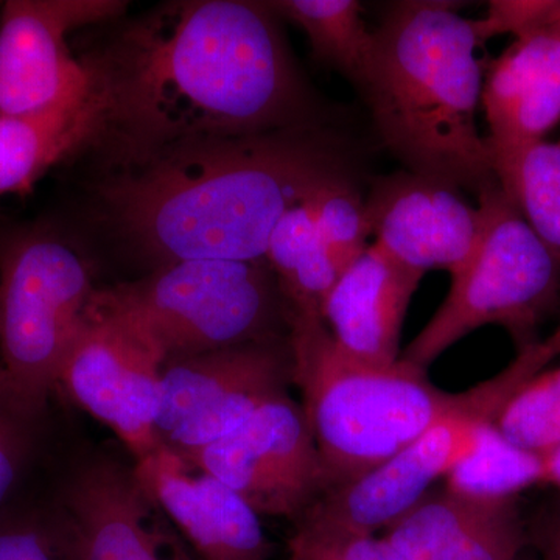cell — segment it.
<instances>
[{
	"label": "cell",
	"mask_w": 560,
	"mask_h": 560,
	"mask_svg": "<svg viewBox=\"0 0 560 560\" xmlns=\"http://www.w3.org/2000/svg\"><path fill=\"white\" fill-rule=\"evenodd\" d=\"M268 3H173L98 68L136 161L191 140L320 125Z\"/></svg>",
	"instance_id": "obj_1"
},
{
	"label": "cell",
	"mask_w": 560,
	"mask_h": 560,
	"mask_svg": "<svg viewBox=\"0 0 560 560\" xmlns=\"http://www.w3.org/2000/svg\"><path fill=\"white\" fill-rule=\"evenodd\" d=\"M353 173L350 140L307 125L179 143L136 161L101 197L124 237L161 265L256 261L287 210Z\"/></svg>",
	"instance_id": "obj_2"
},
{
	"label": "cell",
	"mask_w": 560,
	"mask_h": 560,
	"mask_svg": "<svg viewBox=\"0 0 560 560\" xmlns=\"http://www.w3.org/2000/svg\"><path fill=\"white\" fill-rule=\"evenodd\" d=\"M360 95L383 145L405 171L480 197L497 186L477 127L481 46L474 22L444 0L386 5Z\"/></svg>",
	"instance_id": "obj_3"
},
{
	"label": "cell",
	"mask_w": 560,
	"mask_h": 560,
	"mask_svg": "<svg viewBox=\"0 0 560 560\" xmlns=\"http://www.w3.org/2000/svg\"><path fill=\"white\" fill-rule=\"evenodd\" d=\"M293 382L311 427L327 490L374 470L469 400L445 393L427 371L399 360L390 366L352 359L319 318L289 312Z\"/></svg>",
	"instance_id": "obj_4"
},
{
	"label": "cell",
	"mask_w": 560,
	"mask_h": 560,
	"mask_svg": "<svg viewBox=\"0 0 560 560\" xmlns=\"http://www.w3.org/2000/svg\"><path fill=\"white\" fill-rule=\"evenodd\" d=\"M267 261L191 259L94 291L90 307L131 327L162 364L270 340L278 313Z\"/></svg>",
	"instance_id": "obj_5"
},
{
	"label": "cell",
	"mask_w": 560,
	"mask_h": 560,
	"mask_svg": "<svg viewBox=\"0 0 560 560\" xmlns=\"http://www.w3.org/2000/svg\"><path fill=\"white\" fill-rule=\"evenodd\" d=\"M481 230L474 253L441 307L401 360L427 371L433 361L482 326H500L517 350L537 342L541 320L560 294V265L497 184L478 197Z\"/></svg>",
	"instance_id": "obj_6"
},
{
	"label": "cell",
	"mask_w": 560,
	"mask_h": 560,
	"mask_svg": "<svg viewBox=\"0 0 560 560\" xmlns=\"http://www.w3.org/2000/svg\"><path fill=\"white\" fill-rule=\"evenodd\" d=\"M94 289L69 243L28 231L0 249V378L33 415L57 388Z\"/></svg>",
	"instance_id": "obj_7"
},
{
	"label": "cell",
	"mask_w": 560,
	"mask_h": 560,
	"mask_svg": "<svg viewBox=\"0 0 560 560\" xmlns=\"http://www.w3.org/2000/svg\"><path fill=\"white\" fill-rule=\"evenodd\" d=\"M556 357L547 341L518 350L510 366L469 389L466 405L374 470L324 492L304 514L359 533L388 529L429 495L434 481L447 477L469 455L482 427L493 422L512 394Z\"/></svg>",
	"instance_id": "obj_8"
},
{
	"label": "cell",
	"mask_w": 560,
	"mask_h": 560,
	"mask_svg": "<svg viewBox=\"0 0 560 560\" xmlns=\"http://www.w3.org/2000/svg\"><path fill=\"white\" fill-rule=\"evenodd\" d=\"M293 382L289 348L276 338L173 361L162 370L156 433L178 456L228 436Z\"/></svg>",
	"instance_id": "obj_9"
},
{
	"label": "cell",
	"mask_w": 560,
	"mask_h": 560,
	"mask_svg": "<svg viewBox=\"0 0 560 560\" xmlns=\"http://www.w3.org/2000/svg\"><path fill=\"white\" fill-rule=\"evenodd\" d=\"M179 458L234 490L259 515L300 518L327 489L304 410L289 394L261 405L228 436Z\"/></svg>",
	"instance_id": "obj_10"
},
{
	"label": "cell",
	"mask_w": 560,
	"mask_h": 560,
	"mask_svg": "<svg viewBox=\"0 0 560 560\" xmlns=\"http://www.w3.org/2000/svg\"><path fill=\"white\" fill-rule=\"evenodd\" d=\"M162 370L160 357L131 327L88 307L58 386L142 463L164 447L156 433Z\"/></svg>",
	"instance_id": "obj_11"
},
{
	"label": "cell",
	"mask_w": 560,
	"mask_h": 560,
	"mask_svg": "<svg viewBox=\"0 0 560 560\" xmlns=\"http://www.w3.org/2000/svg\"><path fill=\"white\" fill-rule=\"evenodd\" d=\"M119 0H9L0 7V116L33 113L83 94L95 70L72 57L68 35L119 16Z\"/></svg>",
	"instance_id": "obj_12"
},
{
	"label": "cell",
	"mask_w": 560,
	"mask_h": 560,
	"mask_svg": "<svg viewBox=\"0 0 560 560\" xmlns=\"http://www.w3.org/2000/svg\"><path fill=\"white\" fill-rule=\"evenodd\" d=\"M366 209L374 245L422 275H455L480 235V209L471 208L459 189L408 171L375 179Z\"/></svg>",
	"instance_id": "obj_13"
},
{
	"label": "cell",
	"mask_w": 560,
	"mask_h": 560,
	"mask_svg": "<svg viewBox=\"0 0 560 560\" xmlns=\"http://www.w3.org/2000/svg\"><path fill=\"white\" fill-rule=\"evenodd\" d=\"M162 447L136 464L135 474L150 501L160 504L189 541L197 560H268L271 545L260 515L234 490L201 474Z\"/></svg>",
	"instance_id": "obj_14"
},
{
	"label": "cell",
	"mask_w": 560,
	"mask_h": 560,
	"mask_svg": "<svg viewBox=\"0 0 560 560\" xmlns=\"http://www.w3.org/2000/svg\"><path fill=\"white\" fill-rule=\"evenodd\" d=\"M423 276L370 245L335 283L323 323L352 359L390 366L400 360L401 326Z\"/></svg>",
	"instance_id": "obj_15"
},
{
	"label": "cell",
	"mask_w": 560,
	"mask_h": 560,
	"mask_svg": "<svg viewBox=\"0 0 560 560\" xmlns=\"http://www.w3.org/2000/svg\"><path fill=\"white\" fill-rule=\"evenodd\" d=\"M481 102L490 154L545 139L560 121V22L515 39L490 62Z\"/></svg>",
	"instance_id": "obj_16"
},
{
	"label": "cell",
	"mask_w": 560,
	"mask_h": 560,
	"mask_svg": "<svg viewBox=\"0 0 560 560\" xmlns=\"http://www.w3.org/2000/svg\"><path fill=\"white\" fill-rule=\"evenodd\" d=\"M383 537L407 560H521L528 533L515 500L467 499L445 489Z\"/></svg>",
	"instance_id": "obj_17"
},
{
	"label": "cell",
	"mask_w": 560,
	"mask_h": 560,
	"mask_svg": "<svg viewBox=\"0 0 560 560\" xmlns=\"http://www.w3.org/2000/svg\"><path fill=\"white\" fill-rule=\"evenodd\" d=\"M65 504L77 560H184L167 556L149 528V497L135 470L92 464L70 482Z\"/></svg>",
	"instance_id": "obj_18"
},
{
	"label": "cell",
	"mask_w": 560,
	"mask_h": 560,
	"mask_svg": "<svg viewBox=\"0 0 560 560\" xmlns=\"http://www.w3.org/2000/svg\"><path fill=\"white\" fill-rule=\"evenodd\" d=\"M83 94L49 108L0 116V197L24 195L44 173L109 130L110 102L101 73Z\"/></svg>",
	"instance_id": "obj_19"
},
{
	"label": "cell",
	"mask_w": 560,
	"mask_h": 560,
	"mask_svg": "<svg viewBox=\"0 0 560 560\" xmlns=\"http://www.w3.org/2000/svg\"><path fill=\"white\" fill-rule=\"evenodd\" d=\"M265 261L278 279L289 312L323 319L324 304L342 270L320 237L311 198L283 213L271 232Z\"/></svg>",
	"instance_id": "obj_20"
},
{
	"label": "cell",
	"mask_w": 560,
	"mask_h": 560,
	"mask_svg": "<svg viewBox=\"0 0 560 560\" xmlns=\"http://www.w3.org/2000/svg\"><path fill=\"white\" fill-rule=\"evenodd\" d=\"M270 9L304 31L313 55L340 72L355 86L363 88L374 57V32L361 16L355 0H279Z\"/></svg>",
	"instance_id": "obj_21"
},
{
	"label": "cell",
	"mask_w": 560,
	"mask_h": 560,
	"mask_svg": "<svg viewBox=\"0 0 560 560\" xmlns=\"http://www.w3.org/2000/svg\"><path fill=\"white\" fill-rule=\"evenodd\" d=\"M490 156L499 186L560 265V140Z\"/></svg>",
	"instance_id": "obj_22"
},
{
	"label": "cell",
	"mask_w": 560,
	"mask_h": 560,
	"mask_svg": "<svg viewBox=\"0 0 560 560\" xmlns=\"http://www.w3.org/2000/svg\"><path fill=\"white\" fill-rule=\"evenodd\" d=\"M445 481V489L467 499L515 500L523 490L544 485V459L511 444L495 423L489 422Z\"/></svg>",
	"instance_id": "obj_23"
},
{
	"label": "cell",
	"mask_w": 560,
	"mask_h": 560,
	"mask_svg": "<svg viewBox=\"0 0 560 560\" xmlns=\"http://www.w3.org/2000/svg\"><path fill=\"white\" fill-rule=\"evenodd\" d=\"M497 429L511 444L547 458L560 445V368L523 383L503 405Z\"/></svg>",
	"instance_id": "obj_24"
},
{
	"label": "cell",
	"mask_w": 560,
	"mask_h": 560,
	"mask_svg": "<svg viewBox=\"0 0 560 560\" xmlns=\"http://www.w3.org/2000/svg\"><path fill=\"white\" fill-rule=\"evenodd\" d=\"M316 226L342 272L366 250L372 235L366 200L353 175L324 184L311 198Z\"/></svg>",
	"instance_id": "obj_25"
},
{
	"label": "cell",
	"mask_w": 560,
	"mask_h": 560,
	"mask_svg": "<svg viewBox=\"0 0 560 560\" xmlns=\"http://www.w3.org/2000/svg\"><path fill=\"white\" fill-rule=\"evenodd\" d=\"M290 560H407L385 537L316 521L304 514L289 541Z\"/></svg>",
	"instance_id": "obj_26"
},
{
	"label": "cell",
	"mask_w": 560,
	"mask_h": 560,
	"mask_svg": "<svg viewBox=\"0 0 560 560\" xmlns=\"http://www.w3.org/2000/svg\"><path fill=\"white\" fill-rule=\"evenodd\" d=\"M0 560H77L66 522L38 515H0Z\"/></svg>",
	"instance_id": "obj_27"
},
{
	"label": "cell",
	"mask_w": 560,
	"mask_h": 560,
	"mask_svg": "<svg viewBox=\"0 0 560 560\" xmlns=\"http://www.w3.org/2000/svg\"><path fill=\"white\" fill-rule=\"evenodd\" d=\"M36 415L22 407L0 378V515L20 481Z\"/></svg>",
	"instance_id": "obj_28"
},
{
	"label": "cell",
	"mask_w": 560,
	"mask_h": 560,
	"mask_svg": "<svg viewBox=\"0 0 560 560\" xmlns=\"http://www.w3.org/2000/svg\"><path fill=\"white\" fill-rule=\"evenodd\" d=\"M471 22L480 44L508 33L523 38L560 22V0H492L488 13Z\"/></svg>",
	"instance_id": "obj_29"
},
{
	"label": "cell",
	"mask_w": 560,
	"mask_h": 560,
	"mask_svg": "<svg viewBox=\"0 0 560 560\" xmlns=\"http://www.w3.org/2000/svg\"><path fill=\"white\" fill-rule=\"evenodd\" d=\"M528 539L541 560H560V501L548 504L530 523Z\"/></svg>",
	"instance_id": "obj_30"
},
{
	"label": "cell",
	"mask_w": 560,
	"mask_h": 560,
	"mask_svg": "<svg viewBox=\"0 0 560 560\" xmlns=\"http://www.w3.org/2000/svg\"><path fill=\"white\" fill-rule=\"evenodd\" d=\"M544 485H550L560 493V445L544 459Z\"/></svg>",
	"instance_id": "obj_31"
},
{
	"label": "cell",
	"mask_w": 560,
	"mask_h": 560,
	"mask_svg": "<svg viewBox=\"0 0 560 560\" xmlns=\"http://www.w3.org/2000/svg\"><path fill=\"white\" fill-rule=\"evenodd\" d=\"M547 342L550 345V348L560 355V326L550 338H547Z\"/></svg>",
	"instance_id": "obj_32"
}]
</instances>
